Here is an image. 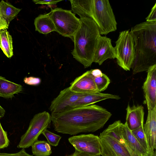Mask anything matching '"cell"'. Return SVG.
<instances>
[{
	"label": "cell",
	"instance_id": "6da1fadb",
	"mask_svg": "<svg viewBox=\"0 0 156 156\" xmlns=\"http://www.w3.org/2000/svg\"><path fill=\"white\" fill-rule=\"evenodd\" d=\"M105 108L96 105L51 113V122L58 133L70 135L94 132L103 128L112 116Z\"/></svg>",
	"mask_w": 156,
	"mask_h": 156
},
{
	"label": "cell",
	"instance_id": "7a4b0ae2",
	"mask_svg": "<svg viewBox=\"0 0 156 156\" xmlns=\"http://www.w3.org/2000/svg\"><path fill=\"white\" fill-rule=\"evenodd\" d=\"M135 57L131 68L133 74L147 71L156 64V21H145L131 28Z\"/></svg>",
	"mask_w": 156,
	"mask_h": 156
},
{
	"label": "cell",
	"instance_id": "3957f363",
	"mask_svg": "<svg viewBox=\"0 0 156 156\" xmlns=\"http://www.w3.org/2000/svg\"><path fill=\"white\" fill-rule=\"evenodd\" d=\"M80 26L73 38L74 48L71 53L73 57L85 68L94 62L96 47L101 36L95 22L89 17L80 18Z\"/></svg>",
	"mask_w": 156,
	"mask_h": 156
},
{
	"label": "cell",
	"instance_id": "277c9868",
	"mask_svg": "<svg viewBox=\"0 0 156 156\" xmlns=\"http://www.w3.org/2000/svg\"><path fill=\"white\" fill-rule=\"evenodd\" d=\"M90 18L97 25L101 35L117 30V23L108 0H91Z\"/></svg>",
	"mask_w": 156,
	"mask_h": 156
},
{
	"label": "cell",
	"instance_id": "5b68a950",
	"mask_svg": "<svg viewBox=\"0 0 156 156\" xmlns=\"http://www.w3.org/2000/svg\"><path fill=\"white\" fill-rule=\"evenodd\" d=\"M114 47L118 65L126 71H130L135 57L134 43L129 30L119 32Z\"/></svg>",
	"mask_w": 156,
	"mask_h": 156
},
{
	"label": "cell",
	"instance_id": "8992f818",
	"mask_svg": "<svg viewBox=\"0 0 156 156\" xmlns=\"http://www.w3.org/2000/svg\"><path fill=\"white\" fill-rule=\"evenodd\" d=\"M54 24L56 31L73 41L74 36L80 24V19L71 10L56 8L49 12Z\"/></svg>",
	"mask_w": 156,
	"mask_h": 156
},
{
	"label": "cell",
	"instance_id": "52a82bcc",
	"mask_svg": "<svg viewBox=\"0 0 156 156\" xmlns=\"http://www.w3.org/2000/svg\"><path fill=\"white\" fill-rule=\"evenodd\" d=\"M99 137L102 156H139L129 147L119 129L113 132L111 136L101 133Z\"/></svg>",
	"mask_w": 156,
	"mask_h": 156
},
{
	"label": "cell",
	"instance_id": "ba28073f",
	"mask_svg": "<svg viewBox=\"0 0 156 156\" xmlns=\"http://www.w3.org/2000/svg\"><path fill=\"white\" fill-rule=\"evenodd\" d=\"M51 122V115L47 112L35 114L30 121L27 130L21 136L17 147L25 149L31 146L43 132L50 127Z\"/></svg>",
	"mask_w": 156,
	"mask_h": 156
},
{
	"label": "cell",
	"instance_id": "9c48e42d",
	"mask_svg": "<svg viewBox=\"0 0 156 156\" xmlns=\"http://www.w3.org/2000/svg\"><path fill=\"white\" fill-rule=\"evenodd\" d=\"M75 150L87 154L101 155L100 139L99 136L90 134L73 136L68 139Z\"/></svg>",
	"mask_w": 156,
	"mask_h": 156
},
{
	"label": "cell",
	"instance_id": "30bf717a",
	"mask_svg": "<svg viewBox=\"0 0 156 156\" xmlns=\"http://www.w3.org/2000/svg\"><path fill=\"white\" fill-rule=\"evenodd\" d=\"M84 93L71 90L69 87L62 90L51 101L49 109L51 113H58L71 109V105L82 97Z\"/></svg>",
	"mask_w": 156,
	"mask_h": 156
},
{
	"label": "cell",
	"instance_id": "8fae6325",
	"mask_svg": "<svg viewBox=\"0 0 156 156\" xmlns=\"http://www.w3.org/2000/svg\"><path fill=\"white\" fill-rule=\"evenodd\" d=\"M147 72V77L142 88L145 98L144 103L149 110L156 107V64L150 67Z\"/></svg>",
	"mask_w": 156,
	"mask_h": 156
},
{
	"label": "cell",
	"instance_id": "7c38bea8",
	"mask_svg": "<svg viewBox=\"0 0 156 156\" xmlns=\"http://www.w3.org/2000/svg\"><path fill=\"white\" fill-rule=\"evenodd\" d=\"M69 87L71 90L77 93H86L98 91L91 70L87 71L76 77L71 83Z\"/></svg>",
	"mask_w": 156,
	"mask_h": 156
},
{
	"label": "cell",
	"instance_id": "4fadbf2b",
	"mask_svg": "<svg viewBox=\"0 0 156 156\" xmlns=\"http://www.w3.org/2000/svg\"><path fill=\"white\" fill-rule=\"evenodd\" d=\"M115 55L111 40L106 36H101L95 49L94 62L101 65L108 59H114Z\"/></svg>",
	"mask_w": 156,
	"mask_h": 156
},
{
	"label": "cell",
	"instance_id": "5bb4252c",
	"mask_svg": "<svg viewBox=\"0 0 156 156\" xmlns=\"http://www.w3.org/2000/svg\"><path fill=\"white\" fill-rule=\"evenodd\" d=\"M143 128L151 152L153 154L156 147V107L148 110Z\"/></svg>",
	"mask_w": 156,
	"mask_h": 156
},
{
	"label": "cell",
	"instance_id": "9a60e30c",
	"mask_svg": "<svg viewBox=\"0 0 156 156\" xmlns=\"http://www.w3.org/2000/svg\"><path fill=\"white\" fill-rule=\"evenodd\" d=\"M120 98L119 96L118 95L103 93L98 91L86 93L71 105L70 109L92 105L97 102L107 99L119 100Z\"/></svg>",
	"mask_w": 156,
	"mask_h": 156
},
{
	"label": "cell",
	"instance_id": "2e32d148",
	"mask_svg": "<svg viewBox=\"0 0 156 156\" xmlns=\"http://www.w3.org/2000/svg\"><path fill=\"white\" fill-rule=\"evenodd\" d=\"M126 115L125 123L131 131L144 124V112L142 105H133L130 107L128 105L126 108Z\"/></svg>",
	"mask_w": 156,
	"mask_h": 156
},
{
	"label": "cell",
	"instance_id": "e0dca14e",
	"mask_svg": "<svg viewBox=\"0 0 156 156\" xmlns=\"http://www.w3.org/2000/svg\"><path fill=\"white\" fill-rule=\"evenodd\" d=\"M119 129L122 137L133 151L139 156H149L125 123L120 122Z\"/></svg>",
	"mask_w": 156,
	"mask_h": 156
},
{
	"label": "cell",
	"instance_id": "ac0fdd59",
	"mask_svg": "<svg viewBox=\"0 0 156 156\" xmlns=\"http://www.w3.org/2000/svg\"><path fill=\"white\" fill-rule=\"evenodd\" d=\"M22 86L9 81L0 76V97L11 98L15 94L22 91Z\"/></svg>",
	"mask_w": 156,
	"mask_h": 156
},
{
	"label": "cell",
	"instance_id": "d6986e66",
	"mask_svg": "<svg viewBox=\"0 0 156 156\" xmlns=\"http://www.w3.org/2000/svg\"><path fill=\"white\" fill-rule=\"evenodd\" d=\"M35 30L43 34H47L55 31L54 23L49 13L40 14L36 17L34 20Z\"/></svg>",
	"mask_w": 156,
	"mask_h": 156
},
{
	"label": "cell",
	"instance_id": "ffe728a7",
	"mask_svg": "<svg viewBox=\"0 0 156 156\" xmlns=\"http://www.w3.org/2000/svg\"><path fill=\"white\" fill-rule=\"evenodd\" d=\"M69 1L74 14L78 15L80 18H90L91 0H71Z\"/></svg>",
	"mask_w": 156,
	"mask_h": 156
},
{
	"label": "cell",
	"instance_id": "44dd1931",
	"mask_svg": "<svg viewBox=\"0 0 156 156\" xmlns=\"http://www.w3.org/2000/svg\"><path fill=\"white\" fill-rule=\"evenodd\" d=\"M0 48L8 58H10L13 56L12 39L7 29L0 30Z\"/></svg>",
	"mask_w": 156,
	"mask_h": 156
},
{
	"label": "cell",
	"instance_id": "7402d4cb",
	"mask_svg": "<svg viewBox=\"0 0 156 156\" xmlns=\"http://www.w3.org/2000/svg\"><path fill=\"white\" fill-rule=\"evenodd\" d=\"M21 9L2 0L0 2V11L8 24L14 19Z\"/></svg>",
	"mask_w": 156,
	"mask_h": 156
},
{
	"label": "cell",
	"instance_id": "603a6c76",
	"mask_svg": "<svg viewBox=\"0 0 156 156\" xmlns=\"http://www.w3.org/2000/svg\"><path fill=\"white\" fill-rule=\"evenodd\" d=\"M31 147L32 152L35 156H49L52 153L50 145L45 141L37 140Z\"/></svg>",
	"mask_w": 156,
	"mask_h": 156
},
{
	"label": "cell",
	"instance_id": "cb8c5ba5",
	"mask_svg": "<svg viewBox=\"0 0 156 156\" xmlns=\"http://www.w3.org/2000/svg\"><path fill=\"white\" fill-rule=\"evenodd\" d=\"M144 125L139 127L131 130V132L140 144L148 154L149 156H152V154L148 145L145 135L144 128Z\"/></svg>",
	"mask_w": 156,
	"mask_h": 156
},
{
	"label": "cell",
	"instance_id": "d4e9b609",
	"mask_svg": "<svg viewBox=\"0 0 156 156\" xmlns=\"http://www.w3.org/2000/svg\"><path fill=\"white\" fill-rule=\"evenodd\" d=\"M98 91L101 92L105 90L110 83V80L105 74L102 73L93 76Z\"/></svg>",
	"mask_w": 156,
	"mask_h": 156
},
{
	"label": "cell",
	"instance_id": "484cf974",
	"mask_svg": "<svg viewBox=\"0 0 156 156\" xmlns=\"http://www.w3.org/2000/svg\"><path fill=\"white\" fill-rule=\"evenodd\" d=\"M42 134L46 138L49 144L53 146L58 145L62 137L61 136L55 134L47 129L44 130Z\"/></svg>",
	"mask_w": 156,
	"mask_h": 156
},
{
	"label": "cell",
	"instance_id": "4316f807",
	"mask_svg": "<svg viewBox=\"0 0 156 156\" xmlns=\"http://www.w3.org/2000/svg\"><path fill=\"white\" fill-rule=\"evenodd\" d=\"M9 144L7 133L3 129L0 122V149L7 147Z\"/></svg>",
	"mask_w": 156,
	"mask_h": 156
},
{
	"label": "cell",
	"instance_id": "83f0119b",
	"mask_svg": "<svg viewBox=\"0 0 156 156\" xmlns=\"http://www.w3.org/2000/svg\"><path fill=\"white\" fill-rule=\"evenodd\" d=\"M24 83L28 85L36 86L39 85L41 83V79L38 77L33 76L26 77L24 79Z\"/></svg>",
	"mask_w": 156,
	"mask_h": 156
},
{
	"label": "cell",
	"instance_id": "f1b7e54d",
	"mask_svg": "<svg viewBox=\"0 0 156 156\" xmlns=\"http://www.w3.org/2000/svg\"><path fill=\"white\" fill-rule=\"evenodd\" d=\"M0 156H32L27 153L24 149H22L19 152L15 153H0Z\"/></svg>",
	"mask_w": 156,
	"mask_h": 156
},
{
	"label": "cell",
	"instance_id": "f546056e",
	"mask_svg": "<svg viewBox=\"0 0 156 156\" xmlns=\"http://www.w3.org/2000/svg\"><path fill=\"white\" fill-rule=\"evenodd\" d=\"M147 21H156V3L152 8L150 13L146 18Z\"/></svg>",
	"mask_w": 156,
	"mask_h": 156
},
{
	"label": "cell",
	"instance_id": "4dcf8cb0",
	"mask_svg": "<svg viewBox=\"0 0 156 156\" xmlns=\"http://www.w3.org/2000/svg\"><path fill=\"white\" fill-rule=\"evenodd\" d=\"M60 0H33V1L36 4H46L48 5H52L56 4L59 2H61Z\"/></svg>",
	"mask_w": 156,
	"mask_h": 156
},
{
	"label": "cell",
	"instance_id": "1f68e13d",
	"mask_svg": "<svg viewBox=\"0 0 156 156\" xmlns=\"http://www.w3.org/2000/svg\"><path fill=\"white\" fill-rule=\"evenodd\" d=\"M9 24L3 17L0 11V30L8 29Z\"/></svg>",
	"mask_w": 156,
	"mask_h": 156
},
{
	"label": "cell",
	"instance_id": "d6a6232c",
	"mask_svg": "<svg viewBox=\"0 0 156 156\" xmlns=\"http://www.w3.org/2000/svg\"><path fill=\"white\" fill-rule=\"evenodd\" d=\"M69 156H101V155L91 154L75 150V151L73 154Z\"/></svg>",
	"mask_w": 156,
	"mask_h": 156
},
{
	"label": "cell",
	"instance_id": "836d02e7",
	"mask_svg": "<svg viewBox=\"0 0 156 156\" xmlns=\"http://www.w3.org/2000/svg\"><path fill=\"white\" fill-rule=\"evenodd\" d=\"M5 113V109L0 105V118L3 117Z\"/></svg>",
	"mask_w": 156,
	"mask_h": 156
},
{
	"label": "cell",
	"instance_id": "e575fe53",
	"mask_svg": "<svg viewBox=\"0 0 156 156\" xmlns=\"http://www.w3.org/2000/svg\"><path fill=\"white\" fill-rule=\"evenodd\" d=\"M152 156H156V153L155 150L154 151Z\"/></svg>",
	"mask_w": 156,
	"mask_h": 156
},
{
	"label": "cell",
	"instance_id": "d590c367",
	"mask_svg": "<svg viewBox=\"0 0 156 156\" xmlns=\"http://www.w3.org/2000/svg\"><path fill=\"white\" fill-rule=\"evenodd\" d=\"M141 156H143V155H142Z\"/></svg>",
	"mask_w": 156,
	"mask_h": 156
}]
</instances>
